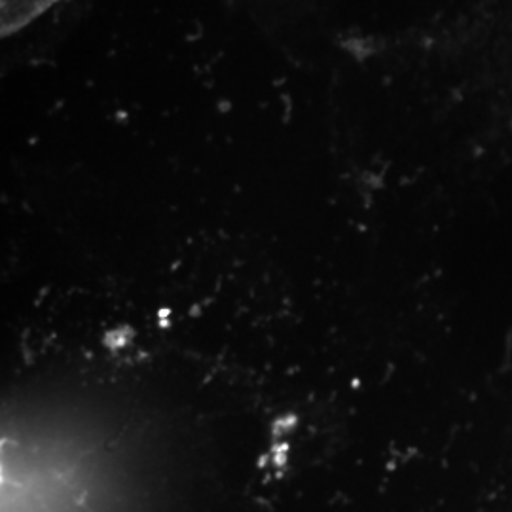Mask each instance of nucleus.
<instances>
[{
	"label": "nucleus",
	"mask_w": 512,
	"mask_h": 512,
	"mask_svg": "<svg viewBox=\"0 0 512 512\" xmlns=\"http://www.w3.org/2000/svg\"><path fill=\"white\" fill-rule=\"evenodd\" d=\"M57 0H0V29L2 37L14 33L33 23L38 16L50 10Z\"/></svg>",
	"instance_id": "nucleus-1"
}]
</instances>
